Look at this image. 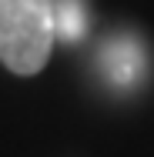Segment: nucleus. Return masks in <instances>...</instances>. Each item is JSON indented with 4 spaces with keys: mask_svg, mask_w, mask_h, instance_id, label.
I'll return each instance as SVG.
<instances>
[{
    "mask_svg": "<svg viewBox=\"0 0 154 157\" xmlns=\"http://www.w3.org/2000/svg\"><path fill=\"white\" fill-rule=\"evenodd\" d=\"M57 40L54 0H0V63L17 74H40Z\"/></svg>",
    "mask_w": 154,
    "mask_h": 157,
    "instance_id": "1",
    "label": "nucleus"
}]
</instances>
